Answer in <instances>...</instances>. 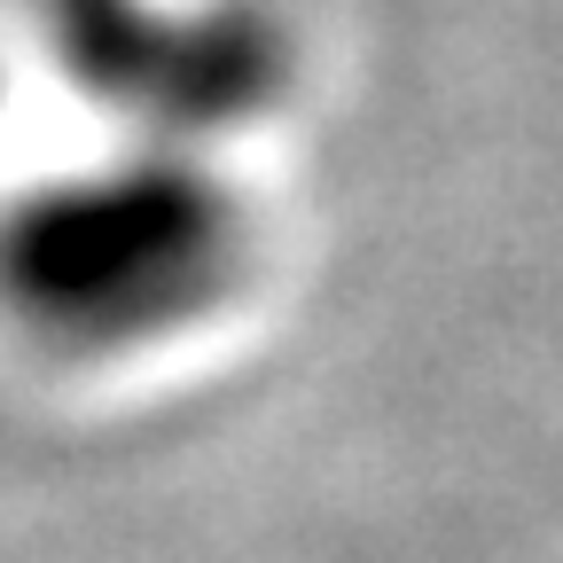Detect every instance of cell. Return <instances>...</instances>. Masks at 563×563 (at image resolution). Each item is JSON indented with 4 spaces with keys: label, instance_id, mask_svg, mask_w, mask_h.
<instances>
[{
    "label": "cell",
    "instance_id": "obj_1",
    "mask_svg": "<svg viewBox=\"0 0 563 563\" xmlns=\"http://www.w3.org/2000/svg\"><path fill=\"white\" fill-rule=\"evenodd\" d=\"M243 266V220L220 180L118 165L47 180L0 220V313L47 344H141L196 321Z\"/></svg>",
    "mask_w": 563,
    "mask_h": 563
},
{
    "label": "cell",
    "instance_id": "obj_2",
    "mask_svg": "<svg viewBox=\"0 0 563 563\" xmlns=\"http://www.w3.org/2000/svg\"><path fill=\"white\" fill-rule=\"evenodd\" d=\"M55 40L102 95L165 118H228L274 87V47L235 16L188 24L141 0H55Z\"/></svg>",
    "mask_w": 563,
    "mask_h": 563
}]
</instances>
